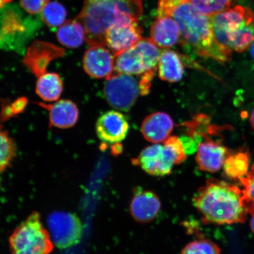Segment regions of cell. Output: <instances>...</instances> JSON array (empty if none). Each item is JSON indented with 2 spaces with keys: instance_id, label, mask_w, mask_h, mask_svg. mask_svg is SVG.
I'll list each match as a JSON object with an SVG mask.
<instances>
[{
  "instance_id": "35",
  "label": "cell",
  "mask_w": 254,
  "mask_h": 254,
  "mask_svg": "<svg viewBox=\"0 0 254 254\" xmlns=\"http://www.w3.org/2000/svg\"><path fill=\"white\" fill-rule=\"evenodd\" d=\"M12 0H0V5H1V8L4 7L5 5H7L8 3L11 2Z\"/></svg>"
},
{
  "instance_id": "25",
  "label": "cell",
  "mask_w": 254,
  "mask_h": 254,
  "mask_svg": "<svg viewBox=\"0 0 254 254\" xmlns=\"http://www.w3.org/2000/svg\"><path fill=\"white\" fill-rule=\"evenodd\" d=\"M66 16L65 8L56 1L48 3L41 12V20L52 28L60 27L64 23Z\"/></svg>"
},
{
  "instance_id": "21",
  "label": "cell",
  "mask_w": 254,
  "mask_h": 254,
  "mask_svg": "<svg viewBox=\"0 0 254 254\" xmlns=\"http://www.w3.org/2000/svg\"><path fill=\"white\" fill-rule=\"evenodd\" d=\"M224 173L228 179L239 180L250 171V155L248 151L230 152L223 166Z\"/></svg>"
},
{
  "instance_id": "16",
  "label": "cell",
  "mask_w": 254,
  "mask_h": 254,
  "mask_svg": "<svg viewBox=\"0 0 254 254\" xmlns=\"http://www.w3.org/2000/svg\"><path fill=\"white\" fill-rule=\"evenodd\" d=\"M83 66L92 77L109 78L114 70V56L103 46H92L85 53Z\"/></svg>"
},
{
  "instance_id": "27",
  "label": "cell",
  "mask_w": 254,
  "mask_h": 254,
  "mask_svg": "<svg viewBox=\"0 0 254 254\" xmlns=\"http://www.w3.org/2000/svg\"><path fill=\"white\" fill-rule=\"evenodd\" d=\"M198 11L211 16L229 8L232 0H188Z\"/></svg>"
},
{
  "instance_id": "12",
  "label": "cell",
  "mask_w": 254,
  "mask_h": 254,
  "mask_svg": "<svg viewBox=\"0 0 254 254\" xmlns=\"http://www.w3.org/2000/svg\"><path fill=\"white\" fill-rule=\"evenodd\" d=\"M65 51L55 44L36 41L28 47L24 64L37 77L46 73L50 63L64 55Z\"/></svg>"
},
{
  "instance_id": "29",
  "label": "cell",
  "mask_w": 254,
  "mask_h": 254,
  "mask_svg": "<svg viewBox=\"0 0 254 254\" xmlns=\"http://www.w3.org/2000/svg\"><path fill=\"white\" fill-rule=\"evenodd\" d=\"M240 182L243 186V192L249 213L254 211V163L249 173Z\"/></svg>"
},
{
  "instance_id": "24",
  "label": "cell",
  "mask_w": 254,
  "mask_h": 254,
  "mask_svg": "<svg viewBox=\"0 0 254 254\" xmlns=\"http://www.w3.org/2000/svg\"><path fill=\"white\" fill-rule=\"evenodd\" d=\"M254 43V23L247 24L231 35V49L233 52L242 53L252 47Z\"/></svg>"
},
{
  "instance_id": "31",
  "label": "cell",
  "mask_w": 254,
  "mask_h": 254,
  "mask_svg": "<svg viewBox=\"0 0 254 254\" xmlns=\"http://www.w3.org/2000/svg\"><path fill=\"white\" fill-rule=\"evenodd\" d=\"M188 0H160L158 6V17L171 16L174 9Z\"/></svg>"
},
{
  "instance_id": "10",
  "label": "cell",
  "mask_w": 254,
  "mask_h": 254,
  "mask_svg": "<svg viewBox=\"0 0 254 254\" xmlns=\"http://www.w3.org/2000/svg\"><path fill=\"white\" fill-rule=\"evenodd\" d=\"M53 242L59 249H64L77 244L80 240L82 226L75 214L67 212H54L47 220Z\"/></svg>"
},
{
  "instance_id": "32",
  "label": "cell",
  "mask_w": 254,
  "mask_h": 254,
  "mask_svg": "<svg viewBox=\"0 0 254 254\" xmlns=\"http://www.w3.org/2000/svg\"><path fill=\"white\" fill-rule=\"evenodd\" d=\"M27 103L26 98H22L15 101V102L12 104L11 107H5L4 109H3V110H4V113H2V116L4 115L2 117V119L4 118V120H5L16 114L21 113L24 110Z\"/></svg>"
},
{
  "instance_id": "34",
  "label": "cell",
  "mask_w": 254,
  "mask_h": 254,
  "mask_svg": "<svg viewBox=\"0 0 254 254\" xmlns=\"http://www.w3.org/2000/svg\"><path fill=\"white\" fill-rule=\"evenodd\" d=\"M252 219H251L250 226L251 228H252V231L254 234V211L252 212Z\"/></svg>"
},
{
  "instance_id": "13",
  "label": "cell",
  "mask_w": 254,
  "mask_h": 254,
  "mask_svg": "<svg viewBox=\"0 0 254 254\" xmlns=\"http://www.w3.org/2000/svg\"><path fill=\"white\" fill-rule=\"evenodd\" d=\"M129 130L128 122L123 114L110 111L98 119L96 124L98 137L106 144H115L126 137Z\"/></svg>"
},
{
  "instance_id": "9",
  "label": "cell",
  "mask_w": 254,
  "mask_h": 254,
  "mask_svg": "<svg viewBox=\"0 0 254 254\" xmlns=\"http://www.w3.org/2000/svg\"><path fill=\"white\" fill-rule=\"evenodd\" d=\"M140 93L139 82L131 75L117 72L107 78L104 95L110 106L128 111L134 106Z\"/></svg>"
},
{
  "instance_id": "2",
  "label": "cell",
  "mask_w": 254,
  "mask_h": 254,
  "mask_svg": "<svg viewBox=\"0 0 254 254\" xmlns=\"http://www.w3.org/2000/svg\"><path fill=\"white\" fill-rule=\"evenodd\" d=\"M193 202L206 222L215 224L242 223L249 213L243 190L224 181H206Z\"/></svg>"
},
{
  "instance_id": "1",
  "label": "cell",
  "mask_w": 254,
  "mask_h": 254,
  "mask_svg": "<svg viewBox=\"0 0 254 254\" xmlns=\"http://www.w3.org/2000/svg\"><path fill=\"white\" fill-rule=\"evenodd\" d=\"M142 11L141 0H85L75 20L83 25L89 46L104 47L111 27L138 22Z\"/></svg>"
},
{
  "instance_id": "33",
  "label": "cell",
  "mask_w": 254,
  "mask_h": 254,
  "mask_svg": "<svg viewBox=\"0 0 254 254\" xmlns=\"http://www.w3.org/2000/svg\"><path fill=\"white\" fill-rule=\"evenodd\" d=\"M155 71H148L143 74L141 80L139 81V89L142 95L150 93L151 81L153 79Z\"/></svg>"
},
{
  "instance_id": "14",
  "label": "cell",
  "mask_w": 254,
  "mask_h": 254,
  "mask_svg": "<svg viewBox=\"0 0 254 254\" xmlns=\"http://www.w3.org/2000/svg\"><path fill=\"white\" fill-rule=\"evenodd\" d=\"M142 28L137 22L120 23L109 28L106 34V44L114 55L135 45L142 39Z\"/></svg>"
},
{
  "instance_id": "15",
  "label": "cell",
  "mask_w": 254,
  "mask_h": 254,
  "mask_svg": "<svg viewBox=\"0 0 254 254\" xmlns=\"http://www.w3.org/2000/svg\"><path fill=\"white\" fill-rule=\"evenodd\" d=\"M161 208L160 199L154 192L137 189L130 203L129 211L135 221L148 223L156 218Z\"/></svg>"
},
{
  "instance_id": "7",
  "label": "cell",
  "mask_w": 254,
  "mask_h": 254,
  "mask_svg": "<svg viewBox=\"0 0 254 254\" xmlns=\"http://www.w3.org/2000/svg\"><path fill=\"white\" fill-rule=\"evenodd\" d=\"M161 53L151 39H142L135 45L114 55V68L117 72L128 75L156 71Z\"/></svg>"
},
{
  "instance_id": "28",
  "label": "cell",
  "mask_w": 254,
  "mask_h": 254,
  "mask_svg": "<svg viewBox=\"0 0 254 254\" xmlns=\"http://www.w3.org/2000/svg\"><path fill=\"white\" fill-rule=\"evenodd\" d=\"M180 254H221V249L210 240L200 239L187 244Z\"/></svg>"
},
{
  "instance_id": "8",
  "label": "cell",
  "mask_w": 254,
  "mask_h": 254,
  "mask_svg": "<svg viewBox=\"0 0 254 254\" xmlns=\"http://www.w3.org/2000/svg\"><path fill=\"white\" fill-rule=\"evenodd\" d=\"M215 40L225 55L230 57L231 35L247 24L254 23V14L250 9L237 5L211 16Z\"/></svg>"
},
{
  "instance_id": "26",
  "label": "cell",
  "mask_w": 254,
  "mask_h": 254,
  "mask_svg": "<svg viewBox=\"0 0 254 254\" xmlns=\"http://www.w3.org/2000/svg\"><path fill=\"white\" fill-rule=\"evenodd\" d=\"M1 158H0V171L4 173L10 167L17 153V147L15 142L7 131H1Z\"/></svg>"
},
{
  "instance_id": "3",
  "label": "cell",
  "mask_w": 254,
  "mask_h": 254,
  "mask_svg": "<svg viewBox=\"0 0 254 254\" xmlns=\"http://www.w3.org/2000/svg\"><path fill=\"white\" fill-rule=\"evenodd\" d=\"M179 24L181 43L196 55L220 63L230 61L216 42L212 29L211 16L201 13L189 1L177 5L171 15Z\"/></svg>"
},
{
  "instance_id": "4",
  "label": "cell",
  "mask_w": 254,
  "mask_h": 254,
  "mask_svg": "<svg viewBox=\"0 0 254 254\" xmlns=\"http://www.w3.org/2000/svg\"><path fill=\"white\" fill-rule=\"evenodd\" d=\"M186 158L180 138L170 136L163 144H154L144 148L132 162L151 176L163 177L171 173L175 165L182 164Z\"/></svg>"
},
{
  "instance_id": "19",
  "label": "cell",
  "mask_w": 254,
  "mask_h": 254,
  "mask_svg": "<svg viewBox=\"0 0 254 254\" xmlns=\"http://www.w3.org/2000/svg\"><path fill=\"white\" fill-rule=\"evenodd\" d=\"M49 111L50 125L59 128H68L75 125L79 111L76 105L70 100H60L52 105L40 103Z\"/></svg>"
},
{
  "instance_id": "6",
  "label": "cell",
  "mask_w": 254,
  "mask_h": 254,
  "mask_svg": "<svg viewBox=\"0 0 254 254\" xmlns=\"http://www.w3.org/2000/svg\"><path fill=\"white\" fill-rule=\"evenodd\" d=\"M1 47L4 50H23L25 44L39 28L37 18H24L15 5L1 8Z\"/></svg>"
},
{
  "instance_id": "23",
  "label": "cell",
  "mask_w": 254,
  "mask_h": 254,
  "mask_svg": "<svg viewBox=\"0 0 254 254\" xmlns=\"http://www.w3.org/2000/svg\"><path fill=\"white\" fill-rule=\"evenodd\" d=\"M57 40L68 48L80 46L85 39L83 25L76 20H68L60 26L57 32Z\"/></svg>"
},
{
  "instance_id": "36",
  "label": "cell",
  "mask_w": 254,
  "mask_h": 254,
  "mask_svg": "<svg viewBox=\"0 0 254 254\" xmlns=\"http://www.w3.org/2000/svg\"><path fill=\"white\" fill-rule=\"evenodd\" d=\"M250 122L251 125H252L253 128L254 130V109L252 111V115H251Z\"/></svg>"
},
{
  "instance_id": "20",
  "label": "cell",
  "mask_w": 254,
  "mask_h": 254,
  "mask_svg": "<svg viewBox=\"0 0 254 254\" xmlns=\"http://www.w3.org/2000/svg\"><path fill=\"white\" fill-rule=\"evenodd\" d=\"M158 76L162 80L176 82L182 80L184 68L179 54L172 50L161 53L158 64Z\"/></svg>"
},
{
  "instance_id": "5",
  "label": "cell",
  "mask_w": 254,
  "mask_h": 254,
  "mask_svg": "<svg viewBox=\"0 0 254 254\" xmlns=\"http://www.w3.org/2000/svg\"><path fill=\"white\" fill-rule=\"evenodd\" d=\"M9 243L11 254H50L55 247L38 212H32L15 228Z\"/></svg>"
},
{
  "instance_id": "30",
  "label": "cell",
  "mask_w": 254,
  "mask_h": 254,
  "mask_svg": "<svg viewBox=\"0 0 254 254\" xmlns=\"http://www.w3.org/2000/svg\"><path fill=\"white\" fill-rule=\"evenodd\" d=\"M21 7L30 14H39L49 0H21Z\"/></svg>"
},
{
  "instance_id": "18",
  "label": "cell",
  "mask_w": 254,
  "mask_h": 254,
  "mask_svg": "<svg viewBox=\"0 0 254 254\" xmlns=\"http://www.w3.org/2000/svg\"><path fill=\"white\" fill-rule=\"evenodd\" d=\"M151 39L158 47L168 49L179 43L181 30L172 16L158 17L151 28Z\"/></svg>"
},
{
  "instance_id": "37",
  "label": "cell",
  "mask_w": 254,
  "mask_h": 254,
  "mask_svg": "<svg viewBox=\"0 0 254 254\" xmlns=\"http://www.w3.org/2000/svg\"><path fill=\"white\" fill-rule=\"evenodd\" d=\"M251 55H252L254 59V43L253 44L252 47H251Z\"/></svg>"
},
{
  "instance_id": "22",
  "label": "cell",
  "mask_w": 254,
  "mask_h": 254,
  "mask_svg": "<svg viewBox=\"0 0 254 254\" xmlns=\"http://www.w3.org/2000/svg\"><path fill=\"white\" fill-rule=\"evenodd\" d=\"M63 81L59 74L55 72L45 73L39 77L36 91L38 95L46 101L59 99L63 91Z\"/></svg>"
},
{
  "instance_id": "17",
  "label": "cell",
  "mask_w": 254,
  "mask_h": 254,
  "mask_svg": "<svg viewBox=\"0 0 254 254\" xmlns=\"http://www.w3.org/2000/svg\"><path fill=\"white\" fill-rule=\"evenodd\" d=\"M174 127L173 120L168 114L163 112L154 113L143 121L141 132L148 141L159 144L170 137Z\"/></svg>"
},
{
  "instance_id": "11",
  "label": "cell",
  "mask_w": 254,
  "mask_h": 254,
  "mask_svg": "<svg viewBox=\"0 0 254 254\" xmlns=\"http://www.w3.org/2000/svg\"><path fill=\"white\" fill-rule=\"evenodd\" d=\"M220 135H208L204 141L200 142L197 148L196 161L199 169L209 173H215L223 167L230 151L222 144L221 139L215 136Z\"/></svg>"
}]
</instances>
